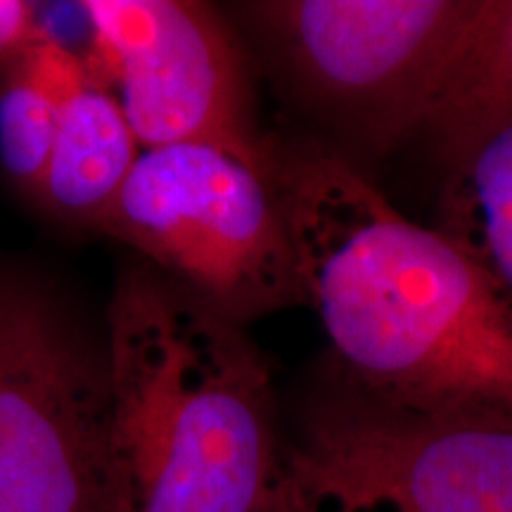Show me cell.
Returning a JSON list of instances; mask_svg holds the SVG:
<instances>
[{"mask_svg":"<svg viewBox=\"0 0 512 512\" xmlns=\"http://www.w3.org/2000/svg\"><path fill=\"white\" fill-rule=\"evenodd\" d=\"M273 169L337 384L401 411L512 425L510 294L316 140H275Z\"/></svg>","mask_w":512,"mask_h":512,"instance_id":"6da1fadb","label":"cell"},{"mask_svg":"<svg viewBox=\"0 0 512 512\" xmlns=\"http://www.w3.org/2000/svg\"><path fill=\"white\" fill-rule=\"evenodd\" d=\"M105 344L126 512H283L287 437L240 323L145 264L119 275Z\"/></svg>","mask_w":512,"mask_h":512,"instance_id":"7a4b0ae2","label":"cell"},{"mask_svg":"<svg viewBox=\"0 0 512 512\" xmlns=\"http://www.w3.org/2000/svg\"><path fill=\"white\" fill-rule=\"evenodd\" d=\"M238 10L313 140L368 174L422 136L482 0H264Z\"/></svg>","mask_w":512,"mask_h":512,"instance_id":"3957f363","label":"cell"},{"mask_svg":"<svg viewBox=\"0 0 512 512\" xmlns=\"http://www.w3.org/2000/svg\"><path fill=\"white\" fill-rule=\"evenodd\" d=\"M98 230L233 323L309 306L273 150L264 162L219 143L143 150Z\"/></svg>","mask_w":512,"mask_h":512,"instance_id":"277c9868","label":"cell"},{"mask_svg":"<svg viewBox=\"0 0 512 512\" xmlns=\"http://www.w3.org/2000/svg\"><path fill=\"white\" fill-rule=\"evenodd\" d=\"M0 512H126L107 344L0 259Z\"/></svg>","mask_w":512,"mask_h":512,"instance_id":"5b68a950","label":"cell"},{"mask_svg":"<svg viewBox=\"0 0 512 512\" xmlns=\"http://www.w3.org/2000/svg\"><path fill=\"white\" fill-rule=\"evenodd\" d=\"M283 512H512V425L318 394L287 437Z\"/></svg>","mask_w":512,"mask_h":512,"instance_id":"8992f818","label":"cell"},{"mask_svg":"<svg viewBox=\"0 0 512 512\" xmlns=\"http://www.w3.org/2000/svg\"><path fill=\"white\" fill-rule=\"evenodd\" d=\"M88 67L117 93L143 150L219 143L271 157L245 60L209 5L190 0H88Z\"/></svg>","mask_w":512,"mask_h":512,"instance_id":"52a82bcc","label":"cell"},{"mask_svg":"<svg viewBox=\"0 0 512 512\" xmlns=\"http://www.w3.org/2000/svg\"><path fill=\"white\" fill-rule=\"evenodd\" d=\"M140 152L117 93L88 67L62 98L53 157L36 202L53 219L98 230Z\"/></svg>","mask_w":512,"mask_h":512,"instance_id":"ba28073f","label":"cell"},{"mask_svg":"<svg viewBox=\"0 0 512 512\" xmlns=\"http://www.w3.org/2000/svg\"><path fill=\"white\" fill-rule=\"evenodd\" d=\"M510 126L512 0H482L420 138L448 171Z\"/></svg>","mask_w":512,"mask_h":512,"instance_id":"9c48e42d","label":"cell"},{"mask_svg":"<svg viewBox=\"0 0 512 512\" xmlns=\"http://www.w3.org/2000/svg\"><path fill=\"white\" fill-rule=\"evenodd\" d=\"M86 72L88 62L43 27L27 48L0 60V164L31 200L53 157L62 98Z\"/></svg>","mask_w":512,"mask_h":512,"instance_id":"30bf717a","label":"cell"},{"mask_svg":"<svg viewBox=\"0 0 512 512\" xmlns=\"http://www.w3.org/2000/svg\"><path fill=\"white\" fill-rule=\"evenodd\" d=\"M434 228L512 297V126L444 171Z\"/></svg>","mask_w":512,"mask_h":512,"instance_id":"8fae6325","label":"cell"},{"mask_svg":"<svg viewBox=\"0 0 512 512\" xmlns=\"http://www.w3.org/2000/svg\"><path fill=\"white\" fill-rule=\"evenodd\" d=\"M41 34L34 3L0 0V60L27 48Z\"/></svg>","mask_w":512,"mask_h":512,"instance_id":"7c38bea8","label":"cell"}]
</instances>
